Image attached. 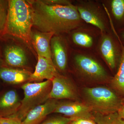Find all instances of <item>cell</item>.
<instances>
[{
  "mask_svg": "<svg viewBox=\"0 0 124 124\" xmlns=\"http://www.w3.org/2000/svg\"><path fill=\"white\" fill-rule=\"evenodd\" d=\"M32 9L33 26L43 32L54 35L68 34L85 24L74 4L51 5L42 0H28Z\"/></svg>",
  "mask_w": 124,
  "mask_h": 124,
  "instance_id": "6da1fadb",
  "label": "cell"
},
{
  "mask_svg": "<svg viewBox=\"0 0 124 124\" xmlns=\"http://www.w3.org/2000/svg\"><path fill=\"white\" fill-rule=\"evenodd\" d=\"M32 9L28 0H8L5 28L7 33L29 45L32 43Z\"/></svg>",
  "mask_w": 124,
  "mask_h": 124,
  "instance_id": "7a4b0ae2",
  "label": "cell"
},
{
  "mask_svg": "<svg viewBox=\"0 0 124 124\" xmlns=\"http://www.w3.org/2000/svg\"><path fill=\"white\" fill-rule=\"evenodd\" d=\"M95 53L72 49L70 54L77 75L91 81L105 82L112 78L95 57Z\"/></svg>",
  "mask_w": 124,
  "mask_h": 124,
  "instance_id": "3957f363",
  "label": "cell"
},
{
  "mask_svg": "<svg viewBox=\"0 0 124 124\" xmlns=\"http://www.w3.org/2000/svg\"><path fill=\"white\" fill-rule=\"evenodd\" d=\"M85 103L93 112L107 115L117 112L123 104L122 99L112 90L103 86L85 88Z\"/></svg>",
  "mask_w": 124,
  "mask_h": 124,
  "instance_id": "277c9868",
  "label": "cell"
},
{
  "mask_svg": "<svg viewBox=\"0 0 124 124\" xmlns=\"http://www.w3.org/2000/svg\"><path fill=\"white\" fill-rule=\"evenodd\" d=\"M52 85V81L50 80L34 83L28 82L23 85L22 88L24 92V98L21 101L18 110L12 116L23 121L32 109L48 100Z\"/></svg>",
  "mask_w": 124,
  "mask_h": 124,
  "instance_id": "5b68a950",
  "label": "cell"
},
{
  "mask_svg": "<svg viewBox=\"0 0 124 124\" xmlns=\"http://www.w3.org/2000/svg\"><path fill=\"white\" fill-rule=\"evenodd\" d=\"M73 4L85 23L96 28L101 33L111 31L110 20L101 1L79 0Z\"/></svg>",
  "mask_w": 124,
  "mask_h": 124,
  "instance_id": "8992f818",
  "label": "cell"
},
{
  "mask_svg": "<svg viewBox=\"0 0 124 124\" xmlns=\"http://www.w3.org/2000/svg\"><path fill=\"white\" fill-rule=\"evenodd\" d=\"M121 45L110 32L101 33L95 50V53L106 62L111 70L119 66L121 58Z\"/></svg>",
  "mask_w": 124,
  "mask_h": 124,
  "instance_id": "52a82bcc",
  "label": "cell"
},
{
  "mask_svg": "<svg viewBox=\"0 0 124 124\" xmlns=\"http://www.w3.org/2000/svg\"><path fill=\"white\" fill-rule=\"evenodd\" d=\"M101 33L96 28L85 23L68 34L70 42L74 47L72 49L95 53Z\"/></svg>",
  "mask_w": 124,
  "mask_h": 124,
  "instance_id": "ba28073f",
  "label": "cell"
},
{
  "mask_svg": "<svg viewBox=\"0 0 124 124\" xmlns=\"http://www.w3.org/2000/svg\"><path fill=\"white\" fill-rule=\"evenodd\" d=\"M51 81L52 88L49 99H67L75 101L79 100L77 90L69 78L58 73Z\"/></svg>",
  "mask_w": 124,
  "mask_h": 124,
  "instance_id": "9c48e42d",
  "label": "cell"
},
{
  "mask_svg": "<svg viewBox=\"0 0 124 124\" xmlns=\"http://www.w3.org/2000/svg\"><path fill=\"white\" fill-rule=\"evenodd\" d=\"M62 35H54L50 43L51 58L58 70L63 72L67 67L69 53V45Z\"/></svg>",
  "mask_w": 124,
  "mask_h": 124,
  "instance_id": "30bf717a",
  "label": "cell"
},
{
  "mask_svg": "<svg viewBox=\"0 0 124 124\" xmlns=\"http://www.w3.org/2000/svg\"><path fill=\"white\" fill-rule=\"evenodd\" d=\"M54 112L63 114L75 119L86 118L94 120L91 108L85 103L78 101L59 102Z\"/></svg>",
  "mask_w": 124,
  "mask_h": 124,
  "instance_id": "8fae6325",
  "label": "cell"
},
{
  "mask_svg": "<svg viewBox=\"0 0 124 124\" xmlns=\"http://www.w3.org/2000/svg\"><path fill=\"white\" fill-rule=\"evenodd\" d=\"M57 100L49 99L44 103L32 109L22 121L23 124H40L49 114L54 112Z\"/></svg>",
  "mask_w": 124,
  "mask_h": 124,
  "instance_id": "7c38bea8",
  "label": "cell"
},
{
  "mask_svg": "<svg viewBox=\"0 0 124 124\" xmlns=\"http://www.w3.org/2000/svg\"><path fill=\"white\" fill-rule=\"evenodd\" d=\"M58 73L52 60L38 56L35 69L31 74L29 81L40 82L44 79L51 81Z\"/></svg>",
  "mask_w": 124,
  "mask_h": 124,
  "instance_id": "4fadbf2b",
  "label": "cell"
},
{
  "mask_svg": "<svg viewBox=\"0 0 124 124\" xmlns=\"http://www.w3.org/2000/svg\"><path fill=\"white\" fill-rule=\"evenodd\" d=\"M54 34L39 31H32L31 42L38 56L52 60L50 43Z\"/></svg>",
  "mask_w": 124,
  "mask_h": 124,
  "instance_id": "5bb4252c",
  "label": "cell"
},
{
  "mask_svg": "<svg viewBox=\"0 0 124 124\" xmlns=\"http://www.w3.org/2000/svg\"><path fill=\"white\" fill-rule=\"evenodd\" d=\"M5 60L7 64L15 67H23L27 63L26 52L21 46L10 45L6 46L4 50Z\"/></svg>",
  "mask_w": 124,
  "mask_h": 124,
  "instance_id": "9a60e30c",
  "label": "cell"
},
{
  "mask_svg": "<svg viewBox=\"0 0 124 124\" xmlns=\"http://www.w3.org/2000/svg\"><path fill=\"white\" fill-rule=\"evenodd\" d=\"M31 73L24 69L0 67V79L12 84H19L29 81Z\"/></svg>",
  "mask_w": 124,
  "mask_h": 124,
  "instance_id": "2e32d148",
  "label": "cell"
},
{
  "mask_svg": "<svg viewBox=\"0 0 124 124\" xmlns=\"http://www.w3.org/2000/svg\"><path fill=\"white\" fill-rule=\"evenodd\" d=\"M20 105L21 101L17 93L14 90L8 91L0 99V110L10 111L13 114V116L17 113Z\"/></svg>",
  "mask_w": 124,
  "mask_h": 124,
  "instance_id": "e0dca14e",
  "label": "cell"
},
{
  "mask_svg": "<svg viewBox=\"0 0 124 124\" xmlns=\"http://www.w3.org/2000/svg\"><path fill=\"white\" fill-rule=\"evenodd\" d=\"M101 2L104 5H108L110 11L107 10L103 6L109 13H111L116 23L120 25L124 24V0H105Z\"/></svg>",
  "mask_w": 124,
  "mask_h": 124,
  "instance_id": "ac0fdd59",
  "label": "cell"
},
{
  "mask_svg": "<svg viewBox=\"0 0 124 124\" xmlns=\"http://www.w3.org/2000/svg\"><path fill=\"white\" fill-rule=\"evenodd\" d=\"M121 45V58L116 73L111 80L113 88L119 93L124 97V46Z\"/></svg>",
  "mask_w": 124,
  "mask_h": 124,
  "instance_id": "d6986e66",
  "label": "cell"
},
{
  "mask_svg": "<svg viewBox=\"0 0 124 124\" xmlns=\"http://www.w3.org/2000/svg\"><path fill=\"white\" fill-rule=\"evenodd\" d=\"M8 9V0H0V32L5 29Z\"/></svg>",
  "mask_w": 124,
  "mask_h": 124,
  "instance_id": "ffe728a7",
  "label": "cell"
},
{
  "mask_svg": "<svg viewBox=\"0 0 124 124\" xmlns=\"http://www.w3.org/2000/svg\"><path fill=\"white\" fill-rule=\"evenodd\" d=\"M94 120L97 124H117L116 122L115 113L103 115L93 113Z\"/></svg>",
  "mask_w": 124,
  "mask_h": 124,
  "instance_id": "44dd1931",
  "label": "cell"
},
{
  "mask_svg": "<svg viewBox=\"0 0 124 124\" xmlns=\"http://www.w3.org/2000/svg\"><path fill=\"white\" fill-rule=\"evenodd\" d=\"M75 120L71 117L58 116L48 119L40 124H69Z\"/></svg>",
  "mask_w": 124,
  "mask_h": 124,
  "instance_id": "7402d4cb",
  "label": "cell"
},
{
  "mask_svg": "<svg viewBox=\"0 0 124 124\" xmlns=\"http://www.w3.org/2000/svg\"><path fill=\"white\" fill-rule=\"evenodd\" d=\"M0 123L1 124H23L22 121L14 116L0 117Z\"/></svg>",
  "mask_w": 124,
  "mask_h": 124,
  "instance_id": "603a6c76",
  "label": "cell"
},
{
  "mask_svg": "<svg viewBox=\"0 0 124 124\" xmlns=\"http://www.w3.org/2000/svg\"><path fill=\"white\" fill-rule=\"evenodd\" d=\"M45 4L51 5L66 6L73 4V1L68 0H41Z\"/></svg>",
  "mask_w": 124,
  "mask_h": 124,
  "instance_id": "cb8c5ba5",
  "label": "cell"
},
{
  "mask_svg": "<svg viewBox=\"0 0 124 124\" xmlns=\"http://www.w3.org/2000/svg\"><path fill=\"white\" fill-rule=\"evenodd\" d=\"M78 124H97L93 119L86 118H78L75 119Z\"/></svg>",
  "mask_w": 124,
  "mask_h": 124,
  "instance_id": "d4e9b609",
  "label": "cell"
},
{
  "mask_svg": "<svg viewBox=\"0 0 124 124\" xmlns=\"http://www.w3.org/2000/svg\"><path fill=\"white\" fill-rule=\"evenodd\" d=\"M119 117L124 121V104H123L117 112Z\"/></svg>",
  "mask_w": 124,
  "mask_h": 124,
  "instance_id": "484cf974",
  "label": "cell"
},
{
  "mask_svg": "<svg viewBox=\"0 0 124 124\" xmlns=\"http://www.w3.org/2000/svg\"><path fill=\"white\" fill-rule=\"evenodd\" d=\"M115 118L116 122L117 124H124V121L121 119L118 115L117 112L116 113Z\"/></svg>",
  "mask_w": 124,
  "mask_h": 124,
  "instance_id": "4316f807",
  "label": "cell"
},
{
  "mask_svg": "<svg viewBox=\"0 0 124 124\" xmlns=\"http://www.w3.org/2000/svg\"><path fill=\"white\" fill-rule=\"evenodd\" d=\"M120 36L121 38L124 41V28L120 31Z\"/></svg>",
  "mask_w": 124,
  "mask_h": 124,
  "instance_id": "83f0119b",
  "label": "cell"
},
{
  "mask_svg": "<svg viewBox=\"0 0 124 124\" xmlns=\"http://www.w3.org/2000/svg\"><path fill=\"white\" fill-rule=\"evenodd\" d=\"M69 124H77V122L75 120H74L72 121L71 123Z\"/></svg>",
  "mask_w": 124,
  "mask_h": 124,
  "instance_id": "f1b7e54d",
  "label": "cell"
},
{
  "mask_svg": "<svg viewBox=\"0 0 124 124\" xmlns=\"http://www.w3.org/2000/svg\"><path fill=\"white\" fill-rule=\"evenodd\" d=\"M2 60H1V59L0 57V67H1V66H2Z\"/></svg>",
  "mask_w": 124,
  "mask_h": 124,
  "instance_id": "f546056e",
  "label": "cell"
},
{
  "mask_svg": "<svg viewBox=\"0 0 124 124\" xmlns=\"http://www.w3.org/2000/svg\"><path fill=\"white\" fill-rule=\"evenodd\" d=\"M122 103H123V104H124V98H123V99H122Z\"/></svg>",
  "mask_w": 124,
  "mask_h": 124,
  "instance_id": "4dcf8cb0",
  "label": "cell"
},
{
  "mask_svg": "<svg viewBox=\"0 0 124 124\" xmlns=\"http://www.w3.org/2000/svg\"></svg>",
  "mask_w": 124,
  "mask_h": 124,
  "instance_id": "1f68e13d",
  "label": "cell"
}]
</instances>
